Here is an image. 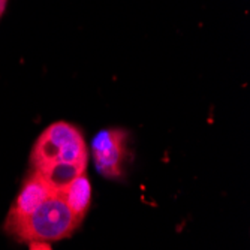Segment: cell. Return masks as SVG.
Listing matches in <instances>:
<instances>
[{
	"label": "cell",
	"instance_id": "obj_1",
	"mask_svg": "<svg viewBox=\"0 0 250 250\" xmlns=\"http://www.w3.org/2000/svg\"><path fill=\"white\" fill-rule=\"evenodd\" d=\"M88 151L83 133L74 125L57 122L36 140L30 162L59 193L74 178L85 172Z\"/></svg>",
	"mask_w": 250,
	"mask_h": 250
},
{
	"label": "cell",
	"instance_id": "obj_2",
	"mask_svg": "<svg viewBox=\"0 0 250 250\" xmlns=\"http://www.w3.org/2000/svg\"><path fill=\"white\" fill-rule=\"evenodd\" d=\"M63 199L56 195L9 231L20 241H59L69 237L80 225Z\"/></svg>",
	"mask_w": 250,
	"mask_h": 250
},
{
	"label": "cell",
	"instance_id": "obj_3",
	"mask_svg": "<svg viewBox=\"0 0 250 250\" xmlns=\"http://www.w3.org/2000/svg\"><path fill=\"white\" fill-rule=\"evenodd\" d=\"M56 195L57 192L51 188L48 181L38 171H33V174L26 180L24 186L21 188L15 202L12 204V208L5 223L6 232H9L21 220H24L27 216L36 211L45 201H48Z\"/></svg>",
	"mask_w": 250,
	"mask_h": 250
},
{
	"label": "cell",
	"instance_id": "obj_4",
	"mask_svg": "<svg viewBox=\"0 0 250 250\" xmlns=\"http://www.w3.org/2000/svg\"><path fill=\"white\" fill-rule=\"evenodd\" d=\"M126 133L122 129H106L99 132L92 144L96 168L102 175L116 178L122 174L125 157Z\"/></svg>",
	"mask_w": 250,
	"mask_h": 250
},
{
	"label": "cell",
	"instance_id": "obj_5",
	"mask_svg": "<svg viewBox=\"0 0 250 250\" xmlns=\"http://www.w3.org/2000/svg\"><path fill=\"white\" fill-rule=\"evenodd\" d=\"M57 195L63 199L67 208L72 211V214L77 219H84L90 207V201H92V186H90V181L85 177V174H81L77 178H74Z\"/></svg>",
	"mask_w": 250,
	"mask_h": 250
},
{
	"label": "cell",
	"instance_id": "obj_6",
	"mask_svg": "<svg viewBox=\"0 0 250 250\" xmlns=\"http://www.w3.org/2000/svg\"><path fill=\"white\" fill-rule=\"evenodd\" d=\"M29 250H53L51 246L45 241H30Z\"/></svg>",
	"mask_w": 250,
	"mask_h": 250
},
{
	"label": "cell",
	"instance_id": "obj_7",
	"mask_svg": "<svg viewBox=\"0 0 250 250\" xmlns=\"http://www.w3.org/2000/svg\"><path fill=\"white\" fill-rule=\"evenodd\" d=\"M5 8H6V3H0V18H2V15L5 12Z\"/></svg>",
	"mask_w": 250,
	"mask_h": 250
},
{
	"label": "cell",
	"instance_id": "obj_8",
	"mask_svg": "<svg viewBox=\"0 0 250 250\" xmlns=\"http://www.w3.org/2000/svg\"><path fill=\"white\" fill-rule=\"evenodd\" d=\"M8 2V0H0V3H6Z\"/></svg>",
	"mask_w": 250,
	"mask_h": 250
}]
</instances>
